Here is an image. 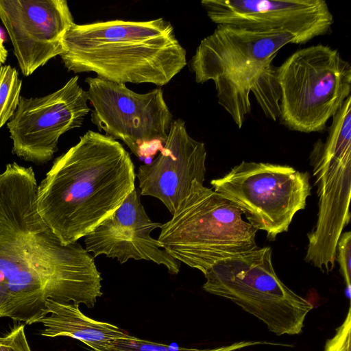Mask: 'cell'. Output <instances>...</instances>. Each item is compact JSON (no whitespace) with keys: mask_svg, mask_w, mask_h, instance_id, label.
<instances>
[{"mask_svg":"<svg viewBox=\"0 0 351 351\" xmlns=\"http://www.w3.org/2000/svg\"><path fill=\"white\" fill-rule=\"evenodd\" d=\"M37 186L32 167L0 173V318L28 325L45 316L47 299L93 308L103 295L94 257L63 244L39 214Z\"/></svg>","mask_w":351,"mask_h":351,"instance_id":"6da1fadb","label":"cell"},{"mask_svg":"<svg viewBox=\"0 0 351 351\" xmlns=\"http://www.w3.org/2000/svg\"><path fill=\"white\" fill-rule=\"evenodd\" d=\"M136 177L118 141L88 130L38 184V213L63 244L75 243L120 206L135 189Z\"/></svg>","mask_w":351,"mask_h":351,"instance_id":"7a4b0ae2","label":"cell"},{"mask_svg":"<svg viewBox=\"0 0 351 351\" xmlns=\"http://www.w3.org/2000/svg\"><path fill=\"white\" fill-rule=\"evenodd\" d=\"M69 71L95 73L117 84H167L186 65V52L163 18L74 23L60 56Z\"/></svg>","mask_w":351,"mask_h":351,"instance_id":"3957f363","label":"cell"},{"mask_svg":"<svg viewBox=\"0 0 351 351\" xmlns=\"http://www.w3.org/2000/svg\"><path fill=\"white\" fill-rule=\"evenodd\" d=\"M288 44H303L291 32H258L218 25L202 39L189 62L195 82H214L218 103L239 129L251 112L250 95L258 99L277 83V52Z\"/></svg>","mask_w":351,"mask_h":351,"instance_id":"277c9868","label":"cell"},{"mask_svg":"<svg viewBox=\"0 0 351 351\" xmlns=\"http://www.w3.org/2000/svg\"><path fill=\"white\" fill-rule=\"evenodd\" d=\"M232 201L195 181L162 224L158 240L176 260L204 274L215 263L256 249L255 229Z\"/></svg>","mask_w":351,"mask_h":351,"instance_id":"5b68a950","label":"cell"},{"mask_svg":"<svg viewBox=\"0 0 351 351\" xmlns=\"http://www.w3.org/2000/svg\"><path fill=\"white\" fill-rule=\"evenodd\" d=\"M271 254L270 247H258L219 261L204 274L202 288L236 304L278 336L299 335L313 306L282 282Z\"/></svg>","mask_w":351,"mask_h":351,"instance_id":"8992f818","label":"cell"},{"mask_svg":"<svg viewBox=\"0 0 351 351\" xmlns=\"http://www.w3.org/2000/svg\"><path fill=\"white\" fill-rule=\"evenodd\" d=\"M280 123L290 130H325L351 92V66L322 44L300 49L277 67Z\"/></svg>","mask_w":351,"mask_h":351,"instance_id":"52a82bcc","label":"cell"},{"mask_svg":"<svg viewBox=\"0 0 351 351\" xmlns=\"http://www.w3.org/2000/svg\"><path fill=\"white\" fill-rule=\"evenodd\" d=\"M317 186L318 213L308 233L305 261L329 273L335 265L337 245L350 221L351 96L332 117L324 142L318 140L311 153Z\"/></svg>","mask_w":351,"mask_h":351,"instance_id":"ba28073f","label":"cell"},{"mask_svg":"<svg viewBox=\"0 0 351 351\" xmlns=\"http://www.w3.org/2000/svg\"><path fill=\"white\" fill-rule=\"evenodd\" d=\"M309 180L308 172L289 165L242 161L210 184L234 203L255 229L274 240L288 231L295 215L305 208Z\"/></svg>","mask_w":351,"mask_h":351,"instance_id":"9c48e42d","label":"cell"},{"mask_svg":"<svg viewBox=\"0 0 351 351\" xmlns=\"http://www.w3.org/2000/svg\"><path fill=\"white\" fill-rule=\"evenodd\" d=\"M90 119L99 131L122 141L138 158L160 151L173 121L161 88L138 93L125 84L87 77Z\"/></svg>","mask_w":351,"mask_h":351,"instance_id":"30bf717a","label":"cell"},{"mask_svg":"<svg viewBox=\"0 0 351 351\" xmlns=\"http://www.w3.org/2000/svg\"><path fill=\"white\" fill-rule=\"evenodd\" d=\"M87 90L74 76L66 84L40 97H20L12 118L7 123L12 141V152L21 159L43 165L58 151L60 137L82 126L91 112Z\"/></svg>","mask_w":351,"mask_h":351,"instance_id":"8fae6325","label":"cell"},{"mask_svg":"<svg viewBox=\"0 0 351 351\" xmlns=\"http://www.w3.org/2000/svg\"><path fill=\"white\" fill-rule=\"evenodd\" d=\"M0 20L24 76L62 53L64 37L75 23L65 0H0Z\"/></svg>","mask_w":351,"mask_h":351,"instance_id":"7c38bea8","label":"cell"},{"mask_svg":"<svg viewBox=\"0 0 351 351\" xmlns=\"http://www.w3.org/2000/svg\"><path fill=\"white\" fill-rule=\"evenodd\" d=\"M209 19L252 31L286 29L306 43L331 30L334 18L324 0H203Z\"/></svg>","mask_w":351,"mask_h":351,"instance_id":"4fadbf2b","label":"cell"},{"mask_svg":"<svg viewBox=\"0 0 351 351\" xmlns=\"http://www.w3.org/2000/svg\"><path fill=\"white\" fill-rule=\"evenodd\" d=\"M161 224L148 217L136 188L120 206L84 237L85 249L94 256L105 255L120 263L145 260L165 266L178 274L180 263L172 257L152 232Z\"/></svg>","mask_w":351,"mask_h":351,"instance_id":"5bb4252c","label":"cell"},{"mask_svg":"<svg viewBox=\"0 0 351 351\" xmlns=\"http://www.w3.org/2000/svg\"><path fill=\"white\" fill-rule=\"evenodd\" d=\"M206 154L204 143L189 135L185 122L173 120L158 156L138 167L141 195L157 198L173 214L195 181L204 184Z\"/></svg>","mask_w":351,"mask_h":351,"instance_id":"9a60e30c","label":"cell"},{"mask_svg":"<svg viewBox=\"0 0 351 351\" xmlns=\"http://www.w3.org/2000/svg\"><path fill=\"white\" fill-rule=\"evenodd\" d=\"M45 306V316L37 322L43 326L40 335L71 337L83 342L91 351L130 335L116 325L85 315L80 309V304L47 299Z\"/></svg>","mask_w":351,"mask_h":351,"instance_id":"2e32d148","label":"cell"},{"mask_svg":"<svg viewBox=\"0 0 351 351\" xmlns=\"http://www.w3.org/2000/svg\"><path fill=\"white\" fill-rule=\"evenodd\" d=\"M261 344L279 345L266 341H241L213 348L201 349L153 342L130 335L128 337L114 341L104 348L92 351H237Z\"/></svg>","mask_w":351,"mask_h":351,"instance_id":"e0dca14e","label":"cell"},{"mask_svg":"<svg viewBox=\"0 0 351 351\" xmlns=\"http://www.w3.org/2000/svg\"><path fill=\"white\" fill-rule=\"evenodd\" d=\"M22 80L10 65L0 66V129L14 116L20 101Z\"/></svg>","mask_w":351,"mask_h":351,"instance_id":"ac0fdd59","label":"cell"},{"mask_svg":"<svg viewBox=\"0 0 351 351\" xmlns=\"http://www.w3.org/2000/svg\"><path fill=\"white\" fill-rule=\"evenodd\" d=\"M336 261L340 267L348 296L350 294L351 282V232H342L337 245Z\"/></svg>","mask_w":351,"mask_h":351,"instance_id":"d6986e66","label":"cell"},{"mask_svg":"<svg viewBox=\"0 0 351 351\" xmlns=\"http://www.w3.org/2000/svg\"><path fill=\"white\" fill-rule=\"evenodd\" d=\"M351 308L349 306L342 324L336 328L335 333L326 340L324 351H350Z\"/></svg>","mask_w":351,"mask_h":351,"instance_id":"ffe728a7","label":"cell"},{"mask_svg":"<svg viewBox=\"0 0 351 351\" xmlns=\"http://www.w3.org/2000/svg\"><path fill=\"white\" fill-rule=\"evenodd\" d=\"M10 351H32L25 333V324L14 325L4 336Z\"/></svg>","mask_w":351,"mask_h":351,"instance_id":"44dd1931","label":"cell"},{"mask_svg":"<svg viewBox=\"0 0 351 351\" xmlns=\"http://www.w3.org/2000/svg\"><path fill=\"white\" fill-rule=\"evenodd\" d=\"M8 51L4 45V40L0 34V66H3L7 60Z\"/></svg>","mask_w":351,"mask_h":351,"instance_id":"7402d4cb","label":"cell"},{"mask_svg":"<svg viewBox=\"0 0 351 351\" xmlns=\"http://www.w3.org/2000/svg\"><path fill=\"white\" fill-rule=\"evenodd\" d=\"M0 351H10L4 336L0 337Z\"/></svg>","mask_w":351,"mask_h":351,"instance_id":"603a6c76","label":"cell"}]
</instances>
